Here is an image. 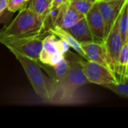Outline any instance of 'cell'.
Returning <instances> with one entry per match:
<instances>
[{
  "label": "cell",
  "mask_w": 128,
  "mask_h": 128,
  "mask_svg": "<svg viewBox=\"0 0 128 128\" xmlns=\"http://www.w3.org/2000/svg\"><path fill=\"white\" fill-rule=\"evenodd\" d=\"M14 20L0 29V38L40 34L46 28L45 20L29 8L19 10Z\"/></svg>",
  "instance_id": "1"
},
{
  "label": "cell",
  "mask_w": 128,
  "mask_h": 128,
  "mask_svg": "<svg viewBox=\"0 0 128 128\" xmlns=\"http://www.w3.org/2000/svg\"><path fill=\"white\" fill-rule=\"evenodd\" d=\"M22 66L36 94L44 102L50 101L51 80H49L41 71L38 62L14 50H10Z\"/></svg>",
  "instance_id": "2"
},
{
  "label": "cell",
  "mask_w": 128,
  "mask_h": 128,
  "mask_svg": "<svg viewBox=\"0 0 128 128\" xmlns=\"http://www.w3.org/2000/svg\"><path fill=\"white\" fill-rule=\"evenodd\" d=\"M45 37L40 33L21 37L3 38H0V43L9 50H14L38 62L43 40Z\"/></svg>",
  "instance_id": "3"
},
{
  "label": "cell",
  "mask_w": 128,
  "mask_h": 128,
  "mask_svg": "<svg viewBox=\"0 0 128 128\" xmlns=\"http://www.w3.org/2000/svg\"><path fill=\"white\" fill-rule=\"evenodd\" d=\"M69 48V45L64 40H58L55 34H50L43 40L39 62L44 64L53 66L64 58V55Z\"/></svg>",
  "instance_id": "4"
},
{
  "label": "cell",
  "mask_w": 128,
  "mask_h": 128,
  "mask_svg": "<svg viewBox=\"0 0 128 128\" xmlns=\"http://www.w3.org/2000/svg\"><path fill=\"white\" fill-rule=\"evenodd\" d=\"M83 71L89 83H94L100 86L116 82L118 81V76L107 67L98 62L89 60H79Z\"/></svg>",
  "instance_id": "5"
},
{
  "label": "cell",
  "mask_w": 128,
  "mask_h": 128,
  "mask_svg": "<svg viewBox=\"0 0 128 128\" xmlns=\"http://www.w3.org/2000/svg\"><path fill=\"white\" fill-rule=\"evenodd\" d=\"M104 44L109 58L110 69L116 74L119 53L124 44L118 29V17L116 20L110 32L106 35Z\"/></svg>",
  "instance_id": "6"
},
{
  "label": "cell",
  "mask_w": 128,
  "mask_h": 128,
  "mask_svg": "<svg viewBox=\"0 0 128 128\" xmlns=\"http://www.w3.org/2000/svg\"><path fill=\"white\" fill-rule=\"evenodd\" d=\"M127 2H128V0H100L96 2L98 8L104 21L106 37Z\"/></svg>",
  "instance_id": "7"
},
{
  "label": "cell",
  "mask_w": 128,
  "mask_h": 128,
  "mask_svg": "<svg viewBox=\"0 0 128 128\" xmlns=\"http://www.w3.org/2000/svg\"><path fill=\"white\" fill-rule=\"evenodd\" d=\"M85 18L95 41L104 43L106 38L105 25L96 2L85 15Z\"/></svg>",
  "instance_id": "8"
},
{
  "label": "cell",
  "mask_w": 128,
  "mask_h": 128,
  "mask_svg": "<svg viewBox=\"0 0 128 128\" xmlns=\"http://www.w3.org/2000/svg\"><path fill=\"white\" fill-rule=\"evenodd\" d=\"M84 17V14L76 10L68 2L59 7L52 26H55L63 29H68Z\"/></svg>",
  "instance_id": "9"
},
{
  "label": "cell",
  "mask_w": 128,
  "mask_h": 128,
  "mask_svg": "<svg viewBox=\"0 0 128 128\" xmlns=\"http://www.w3.org/2000/svg\"><path fill=\"white\" fill-rule=\"evenodd\" d=\"M80 44L86 56V60L98 62L110 69L109 58L104 43L91 41L81 43Z\"/></svg>",
  "instance_id": "10"
},
{
  "label": "cell",
  "mask_w": 128,
  "mask_h": 128,
  "mask_svg": "<svg viewBox=\"0 0 128 128\" xmlns=\"http://www.w3.org/2000/svg\"><path fill=\"white\" fill-rule=\"evenodd\" d=\"M40 68H43L50 75V79L58 85H62L64 81L68 70V63L65 58L60 60L53 66L44 64L38 62Z\"/></svg>",
  "instance_id": "11"
},
{
  "label": "cell",
  "mask_w": 128,
  "mask_h": 128,
  "mask_svg": "<svg viewBox=\"0 0 128 128\" xmlns=\"http://www.w3.org/2000/svg\"><path fill=\"white\" fill-rule=\"evenodd\" d=\"M65 30L68 31L80 44L95 41L85 17Z\"/></svg>",
  "instance_id": "12"
},
{
  "label": "cell",
  "mask_w": 128,
  "mask_h": 128,
  "mask_svg": "<svg viewBox=\"0 0 128 128\" xmlns=\"http://www.w3.org/2000/svg\"><path fill=\"white\" fill-rule=\"evenodd\" d=\"M48 32L50 34H53L56 37L64 40L69 45L70 47L73 48L76 52H78V54L80 56H82V58L86 59V56L84 53V51L81 46L80 43H79L68 31H66L65 29H63V28H61L58 26H54L50 27L49 28Z\"/></svg>",
  "instance_id": "13"
},
{
  "label": "cell",
  "mask_w": 128,
  "mask_h": 128,
  "mask_svg": "<svg viewBox=\"0 0 128 128\" xmlns=\"http://www.w3.org/2000/svg\"><path fill=\"white\" fill-rule=\"evenodd\" d=\"M116 82L108 83L102 86L108 88L117 95L123 98H128V76H119Z\"/></svg>",
  "instance_id": "14"
},
{
  "label": "cell",
  "mask_w": 128,
  "mask_h": 128,
  "mask_svg": "<svg viewBox=\"0 0 128 128\" xmlns=\"http://www.w3.org/2000/svg\"><path fill=\"white\" fill-rule=\"evenodd\" d=\"M128 2L123 6L118 16V29L119 34L122 38V42H128Z\"/></svg>",
  "instance_id": "15"
},
{
  "label": "cell",
  "mask_w": 128,
  "mask_h": 128,
  "mask_svg": "<svg viewBox=\"0 0 128 128\" xmlns=\"http://www.w3.org/2000/svg\"><path fill=\"white\" fill-rule=\"evenodd\" d=\"M30 9L42 17L45 22L51 8L50 0H31L29 4Z\"/></svg>",
  "instance_id": "16"
},
{
  "label": "cell",
  "mask_w": 128,
  "mask_h": 128,
  "mask_svg": "<svg viewBox=\"0 0 128 128\" xmlns=\"http://www.w3.org/2000/svg\"><path fill=\"white\" fill-rule=\"evenodd\" d=\"M128 42L124 43L121 49L118 66L116 70V75L119 76H128Z\"/></svg>",
  "instance_id": "17"
},
{
  "label": "cell",
  "mask_w": 128,
  "mask_h": 128,
  "mask_svg": "<svg viewBox=\"0 0 128 128\" xmlns=\"http://www.w3.org/2000/svg\"><path fill=\"white\" fill-rule=\"evenodd\" d=\"M70 4L78 12L86 15L93 5V2L89 0H70Z\"/></svg>",
  "instance_id": "18"
},
{
  "label": "cell",
  "mask_w": 128,
  "mask_h": 128,
  "mask_svg": "<svg viewBox=\"0 0 128 128\" xmlns=\"http://www.w3.org/2000/svg\"><path fill=\"white\" fill-rule=\"evenodd\" d=\"M28 2L27 0H6V9L14 13L26 8Z\"/></svg>",
  "instance_id": "19"
},
{
  "label": "cell",
  "mask_w": 128,
  "mask_h": 128,
  "mask_svg": "<svg viewBox=\"0 0 128 128\" xmlns=\"http://www.w3.org/2000/svg\"><path fill=\"white\" fill-rule=\"evenodd\" d=\"M13 14L14 13L9 11L8 9H5V10L0 15V24L6 23L7 22H8L11 19Z\"/></svg>",
  "instance_id": "20"
},
{
  "label": "cell",
  "mask_w": 128,
  "mask_h": 128,
  "mask_svg": "<svg viewBox=\"0 0 128 128\" xmlns=\"http://www.w3.org/2000/svg\"><path fill=\"white\" fill-rule=\"evenodd\" d=\"M70 0H52L51 1V8H58L62 4H67Z\"/></svg>",
  "instance_id": "21"
},
{
  "label": "cell",
  "mask_w": 128,
  "mask_h": 128,
  "mask_svg": "<svg viewBox=\"0 0 128 128\" xmlns=\"http://www.w3.org/2000/svg\"><path fill=\"white\" fill-rule=\"evenodd\" d=\"M6 0H0V15L6 9Z\"/></svg>",
  "instance_id": "22"
},
{
  "label": "cell",
  "mask_w": 128,
  "mask_h": 128,
  "mask_svg": "<svg viewBox=\"0 0 128 128\" xmlns=\"http://www.w3.org/2000/svg\"><path fill=\"white\" fill-rule=\"evenodd\" d=\"M89 1H91V2H93V3H94L95 2H97L96 0H89Z\"/></svg>",
  "instance_id": "23"
},
{
  "label": "cell",
  "mask_w": 128,
  "mask_h": 128,
  "mask_svg": "<svg viewBox=\"0 0 128 128\" xmlns=\"http://www.w3.org/2000/svg\"><path fill=\"white\" fill-rule=\"evenodd\" d=\"M105 1H112V0H105Z\"/></svg>",
  "instance_id": "24"
},
{
  "label": "cell",
  "mask_w": 128,
  "mask_h": 128,
  "mask_svg": "<svg viewBox=\"0 0 128 128\" xmlns=\"http://www.w3.org/2000/svg\"><path fill=\"white\" fill-rule=\"evenodd\" d=\"M96 1H100V0H96Z\"/></svg>",
  "instance_id": "25"
},
{
  "label": "cell",
  "mask_w": 128,
  "mask_h": 128,
  "mask_svg": "<svg viewBox=\"0 0 128 128\" xmlns=\"http://www.w3.org/2000/svg\"><path fill=\"white\" fill-rule=\"evenodd\" d=\"M27 1H28V2H29V1H30V0H27Z\"/></svg>",
  "instance_id": "26"
},
{
  "label": "cell",
  "mask_w": 128,
  "mask_h": 128,
  "mask_svg": "<svg viewBox=\"0 0 128 128\" xmlns=\"http://www.w3.org/2000/svg\"><path fill=\"white\" fill-rule=\"evenodd\" d=\"M50 1H52V0H50Z\"/></svg>",
  "instance_id": "27"
}]
</instances>
